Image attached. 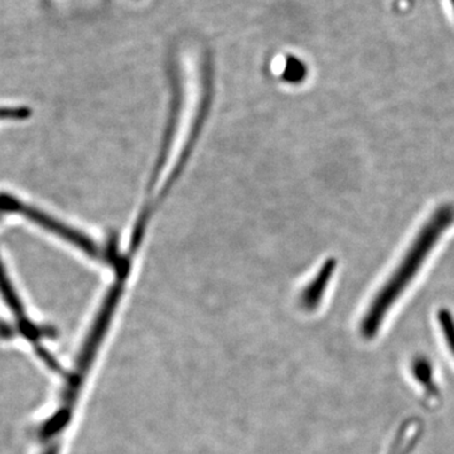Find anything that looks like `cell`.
I'll use <instances>...</instances> for the list:
<instances>
[{
	"mask_svg": "<svg viewBox=\"0 0 454 454\" xmlns=\"http://www.w3.org/2000/svg\"><path fill=\"white\" fill-rule=\"evenodd\" d=\"M454 223V206L442 205L433 212L426 225L415 236L411 247L406 250L404 258L397 265L387 283L373 298L361 321L360 333L363 337L372 340L380 330L382 321L387 316L391 307L402 297L411 280L422 269L424 262L428 259L433 247L437 245L442 235Z\"/></svg>",
	"mask_w": 454,
	"mask_h": 454,
	"instance_id": "6da1fadb",
	"label": "cell"
},
{
	"mask_svg": "<svg viewBox=\"0 0 454 454\" xmlns=\"http://www.w3.org/2000/svg\"><path fill=\"white\" fill-rule=\"evenodd\" d=\"M0 211L12 212V214L20 215L25 219L32 221L35 225L41 226L46 231L52 232L53 235L64 239L68 243L74 245L79 249L83 250L91 256L98 255V249L91 240H89L85 235L80 234L76 230L64 225L59 220L53 219L50 215L44 214L32 206L26 205L22 201H18L13 196L0 195Z\"/></svg>",
	"mask_w": 454,
	"mask_h": 454,
	"instance_id": "7a4b0ae2",
	"label": "cell"
},
{
	"mask_svg": "<svg viewBox=\"0 0 454 454\" xmlns=\"http://www.w3.org/2000/svg\"><path fill=\"white\" fill-rule=\"evenodd\" d=\"M334 268H336V262L333 259L325 262L318 276H317L315 282L310 284L309 288L307 289L306 294H304L303 303L309 307V309H316L318 306L319 301H321L322 295L327 288L328 282H330L331 277H333Z\"/></svg>",
	"mask_w": 454,
	"mask_h": 454,
	"instance_id": "3957f363",
	"label": "cell"
},
{
	"mask_svg": "<svg viewBox=\"0 0 454 454\" xmlns=\"http://www.w3.org/2000/svg\"><path fill=\"white\" fill-rule=\"evenodd\" d=\"M420 437L419 420L411 419L403 424L399 433H397L395 442L391 446L390 452L387 454H409L417 444Z\"/></svg>",
	"mask_w": 454,
	"mask_h": 454,
	"instance_id": "277c9868",
	"label": "cell"
},
{
	"mask_svg": "<svg viewBox=\"0 0 454 454\" xmlns=\"http://www.w3.org/2000/svg\"><path fill=\"white\" fill-rule=\"evenodd\" d=\"M411 372L417 381L426 389L428 395L434 397L438 395L437 387L433 379V367L426 357H417L411 364Z\"/></svg>",
	"mask_w": 454,
	"mask_h": 454,
	"instance_id": "5b68a950",
	"label": "cell"
},
{
	"mask_svg": "<svg viewBox=\"0 0 454 454\" xmlns=\"http://www.w3.org/2000/svg\"><path fill=\"white\" fill-rule=\"evenodd\" d=\"M438 324L441 327L442 334L447 342V348L454 357V317L450 310L441 309L438 310Z\"/></svg>",
	"mask_w": 454,
	"mask_h": 454,
	"instance_id": "8992f818",
	"label": "cell"
},
{
	"mask_svg": "<svg viewBox=\"0 0 454 454\" xmlns=\"http://www.w3.org/2000/svg\"><path fill=\"white\" fill-rule=\"evenodd\" d=\"M394 4H395L396 9L405 8L409 3H411V0H393Z\"/></svg>",
	"mask_w": 454,
	"mask_h": 454,
	"instance_id": "52a82bcc",
	"label": "cell"
}]
</instances>
